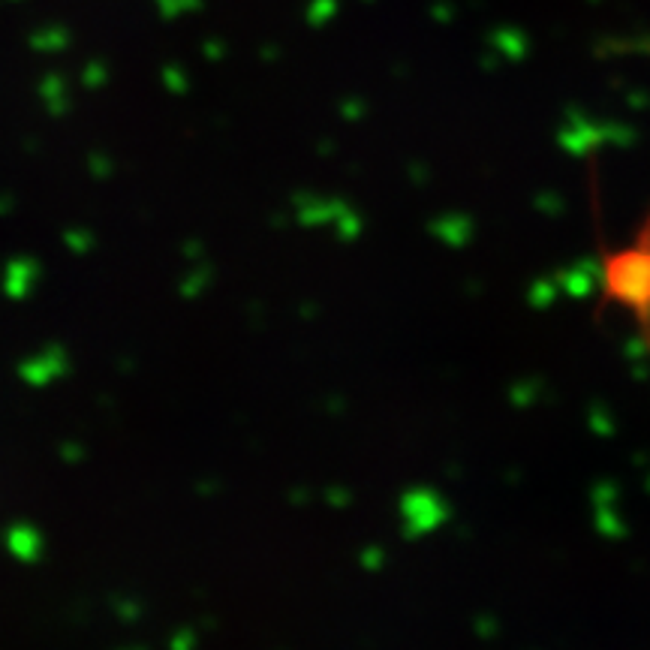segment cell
Returning <instances> with one entry per match:
<instances>
[{
    "label": "cell",
    "instance_id": "1",
    "mask_svg": "<svg viewBox=\"0 0 650 650\" xmlns=\"http://www.w3.org/2000/svg\"><path fill=\"white\" fill-rule=\"evenodd\" d=\"M606 292L632 313L641 337L650 346V217L638 232L636 244L608 259Z\"/></svg>",
    "mask_w": 650,
    "mask_h": 650
}]
</instances>
